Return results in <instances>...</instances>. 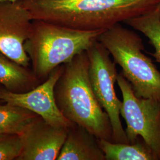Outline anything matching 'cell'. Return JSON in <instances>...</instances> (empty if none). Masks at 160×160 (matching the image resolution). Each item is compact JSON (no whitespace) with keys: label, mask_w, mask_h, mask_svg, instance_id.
<instances>
[{"label":"cell","mask_w":160,"mask_h":160,"mask_svg":"<svg viewBox=\"0 0 160 160\" xmlns=\"http://www.w3.org/2000/svg\"><path fill=\"white\" fill-rule=\"evenodd\" d=\"M33 20L20 0L0 1V51L26 68L30 61L24 46L31 33Z\"/></svg>","instance_id":"cell-8"},{"label":"cell","mask_w":160,"mask_h":160,"mask_svg":"<svg viewBox=\"0 0 160 160\" xmlns=\"http://www.w3.org/2000/svg\"><path fill=\"white\" fill-rule=\"evenodd\" d=\"M33 20L81 30H106L157 9L160 0H20Z\"/></svg>","instance_id":"cell-1"},{"label":"cell","mask_w":160,"mask_h":160,"mask_svg":"<svg viewBox=\"0 0 160 160\" xmlns=\"http://www.w3.org/2000/svg\"><path fill=\"white\" fill-rule=\"evenodd\" d=\"M22 149L21 138L17 134H0V160H17Z\"/></svg>","instance_id":"cell-15"},{"label":"cell","mask_w":160,"mask_h":160,"mask_svg":"<svg viewBox=\"0 0 160 160\" xmlns=\"http://www.w3.org/2000/svg\"><path fill=\"white\" fill-rule=\"evenodd\" d=\"M57 160H106L97 138L82 126L74 124L68 132Z\"/></svg>","instance_id":"cell-10"},{"label":"cell","mask_w":160,"mask_h":160,"mask_svg":"<svg viewBox=\"0 0 160 160\" xmlns=\"http://www.w3.org/2000/svg\"><path fill=\"white\" fill-rule=\"evenodd\" d=\"M116 82L122 95L120 116L126 122L128 142L141 138L160 160V100L137 97L121 72Z\"/></svg>","instance_id":"cell-5"},{"label":"cell","mask_w":160,"mask_h":160,"mask_svg":"<svg viewBox=\"0 0 160 160\" xmlns=\"http://www.w3.org/2000/svg\"><path fill=\"white\" fill-rule=\"evenodd\" d=\"M63 66L54 89L58 108L69 120L84 128L97 139L114 142L109 116L92 89L87 52L80 53Z\"/></svg>","instance_id":"cell-2"},{"label":"cell","mask_w":160,"mask_h":160,"mask_svg":"<svg viewBox=\"0 0 160 160\" xmlns=\"http://www.w3.org/2000/svg\"><path fill=\"white\" fill-rule=\"evenodd\" d=\"M69 128L53 126L38 117L19 135L22 149L17 160H57Z\"/></svg>","instance_id":"cell-9"},{"label":"cell","mask_w":160,"mask_h":160,"mask_svg":"<svg viewBox=\"0 0 160 160\" xmlns=\"http://www.w3.org/2000/svg\"><path fill=\"white\" fill-rule=\"evenodd\" d=\"M40 116L10 103L0 104V134L20 135Z\"/></svg>","instance_id":"cell-13"},{"label":"cell","mask_w":160,"mask_h":160,"mask_svg":"<svg viewBox=\"0 0 160 160\" xmlns=\"http://www.w3.org/2000/svg\"><path fill=\"white\" fill-rule=\"evenodd\" d=\"M124 23L140 32L148 39L155 49L154 52L151 55L156 62L160 63V15L157 10L128 19Z\"/></svg>","instance_id":"cell-14"},{"label":"cell","mask_w":160,"mask_h":160,"mask_svg":"<svg viewBox=\"0 0 160 160\" xmlns=\"http://www.w3.org/2000/svg\"><path fill=\"white\" fill-rule=\"evenodd\" d=\"M101 42L121 68V73L139 97L160 100V71L144 53L143 41L120 23L105 30Z\"/></svg>","instance_id":"cell-4"},{"label":"cell","mask_w":160,"mask_h":160,"mask_svg":"<svg viewBox=\"0 0 160 160\" xmlns=\"http://www.w3.org/2000/svg\"><path fill=\"white\" fill-rule=\"evenodd\" d=\"M16 1L18 0H0V1Z\"/></svg>","instance_id":"cell-17"},{"label":"cell","mask_w":160,"mask_h":160,"mask_svg":"<svg viewBox=\"0 0 160 160\" xmlns=\"http://www.w3.org/2000/svg\"><path fill=\"white\" fill-rule=\"evenodd\" d=\"M87 52L90 60L89 78L92 89L109 116L114 142L129 143L120 120L122 102L118 98L114 89L118 75L116 63L110 59L108 50L98 40Z\"/></svg>","instance_id":"cell-6"},{"label":"cell","mask_w":160,"mask_h":160,"mask_svg":"<svg viewBox=\"0 0 160 160\" xmlns=\"http://www.w3.org/2000/svg\"><path fill=\"white\" fill-rule=\"evenodd\" d=\"M157 11L158 12V13L160 14V3L158 4V5L157 6Z\"/></svg>","instance_id":"cell-16"},{"label":"cell","mask_w":160,"mask_h":160,"mask_svg":"<svg viewBox=\"0 0 160 160\" xmlns=\"http://www.w3.org/2000/svg\"><path fill=\"white\" fill-rule=\"evenodd\" d=\"M63 64L57 67L44 82L29 92H14L0 88V100L29 110L53 126L70 128L72 122L64 116L56 103L55 86L63 71Z\"/></svg>","instance_id":"cell-7"},{"label":"cell","mask_w":160,"mask_h":160,"mask_svg":"<svg viewBox=\"0 0 160 160\" xmlns=\"http://www.w3.org/2000/svg\"><path fill=\"white\" fill-rule=\"evenodd\" d=\"M33 71L17 63L0 51V85L14 92H29L39 85Z\"/></svg>","instance_id":"cell-11"},{"label":"cell","mask_w":160,"mask_h":160,"mask_svg":"<svg viewBox=\"0 0 160 160\" xmlns=\"http://www.w3.org/2000/svg\"><path fill=\"white\" fill-rule=\"evenodd\" d=\"M106 160H157L141 137L133 143H116L97 139Z\"/></svg>","instance_id":"cell-12"},{"label":"cell","mask_w":160,"mask_h":160,"mask_svg":"<svg viewBox=\"0 0 160 160\" xmlns=\"http://www.w3.org/2000/svg\"><path fill=\"white\" fill-rule=\"evenodd\" d=\"M1 85H0V88H1ZM3 103H4V102H2V101H1V100H0V104H3Z\"/></svg>","instance_id":"cell-18"},{"label":"cell","mask_w":160,"mask_h":160,"mask_svg":"<svg viewBox=\"0 0 160 160\" xmlns=\"http://www.w3.org/2000/svg\"><path fill=\"white\" fill-rule=\"evenodd\" d=\"M104 31L81 30L33 20L24 46L34 75L40 81L46 80L57 67L87 51Z\"/></svg>","instance_id":"cell-3"}]
</instances>
